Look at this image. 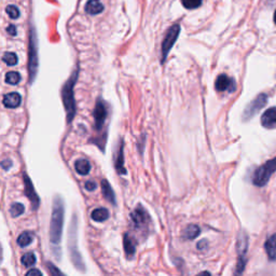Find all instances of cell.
I'll return each instance as SVG.
<instances>
[{"label": "cell", "mask_w": 276, "mask_h": 276, "mask_svg": "<svg viewBox=\"0 0 276 276\" xmlns=\"http://www.w3.org/2000/svg\"><path fill=\"white\" fill-rule=\"evenodd\" d=\"M79 67L72 71L68 80L64 83L60 95H62V100L64 104V108L66 110V118L67 123H71V121L75 119L76 116V100H75V85L79 76Z\"/></svg>", "instance_id": "obj_1"}, {"label": "cell", "mask_w": 276, "mask_h": 276, "mask_svg": "<svg viewBox=\"0 0 276 276\" xmlns=\"http://www.w3.org/2000/svg\"><path fill=\"white\" fill-rule=\"evenodd\" d=\"M64 202L60 197L53 200L52 216L50 222V242L52 245H58L62 240L64 226Z\"/></svg>", "instance_id": "obj_2"}, {"label": "cell", "mask_w": 276, "mask_h": 276, "mask_svg": "<svg viewBox=\"0 0 276 276\" xmlns=\"http://www.w3.org/2000/svg\"><path fill=\"white\" fill-rule=\"evenodd\" d=\"M93 116H94V129H95V131L97 132V137L91 139V141L104 151L106 139H107V133L103 131H104L107 117H108V109H107V105L102 98L97 99L95 108H94Z\"/></svg>", "instance_id": "obj_3"}, {"label": "cell", "mask_w": 276, "mask_h": 276, "mask_svg": "<svg viewBox=\"0 0 276 276\" xmlns=\"http://www.w3.org/2000/svg\"><path fill=\"white\" fill-rule=\"evenodd\" d=\"M68 251L72 265L78 271L84 272L85 266L82 260L81 254L78 249V217L75 214L71 218V222L68 231Z\"/></svg>", "instance_id": "obj_4"}, {"label": "cell", "mask_w": 276, "mask_h": 276, "mask_svg": "<svg viewBox=\"0 0 276 276\" xmlns=\"http://www.w3.org/2000/svg\"><path fill=\"white\" fill-rule=\"evenodd\" d=\"M28 78L31 84L37 78L39 68V56H38V37L37 30L33 24L29 25L28 36Z\"/></svg>", "instance_id": "obj_5"}, {"label": "cell", "mask_w": 276, "mask_h": 276, "mask_svg": "<svg viewBox=\"0 0 276 276\" xmlns=\"http://www.w3.org/2000/svg\"><path fill=\"white\" fill-rule=\"evenodd\" d=\"M131 224L134 230L138 232L140 235H144V237H147L150 231L151 218L149 214L140 204L137 205L135 210L131 213Z\"/></svg>", "instance_id": "obj_6"}, {"label": "cell", "mask_w": 276, "mask_h": 276, "mask_svg": "<svg viewBox=\"0 0 276 276\" xmlns=\"http://www.w3.org/2000/svg\"><path fill=\"white\" fill-rule=\"evenodd\" d=\"M276 172V158L268 161L264 165L258 167L254 173L253 183L257 187H264L270 180L271 176Z\"/></svg>", "instance_id": "obj_7"}, {"label": "cell", "mask_w": 276, "mask_h": 276, "mask_svg": "<svg viewBox=\"0 0 276 276\" xmlns=\"http://www.w3.org/2000/svg\"><path fill=\"white\" fill-rule=\"evenodd\" d=\"M180 33V26L179 25H174L172 27L167 30L166 35L163 39L162 42V48H161V53H162V63H164L166 60V57L170 53L171 49L173 48V45L176 42V40L179 37Z\"/></svg>", "instance_id": "obj_8"}, {"label": "cell", "mask_w": 276, "mask_h": 276, "mask_svg": "<svg viewBox=\"0 0 276 276\" xmlns=\"http://www.w3.org/2000/svg\"><path fill=\"white\" fill-rule=\"evenodd\" d=\"M247 246H248V240L247 235L242 233L239 237V243H238V265L237 270H235L234 276H242L244 271V268L246 266V253H247Z\"/></svg>", "instance_id": "obj_9"}, {"label": "cell", "mask_w": 276, "mask_h": 276, "mask_svg": "<svg viewBox=\"0 0 276 276\" xmlns=\"http://www.w3.org/2000/svg\"><path fill=\"white\" fill-rule=\"evenodd\" d=\"M24 185H25V194L28 198L32 205V211H37L40 206V199L35 190V187L32 185V181L28 177L27 174H24Z\"/></svg>", "instance_id": "obj_10"}, {"label": "cell", "mask_w": 276, "mask_h": 276, "mask_svg": "<svg viewBox=\"0 0 276 276\" xmlns=\"http://www.w3.org/2000/svg\"><path fill=\"white\" fill-rule=\"evenodd\" d=\"M124 144L123 140H120V144L118 147V150L116 152V157H114V168L118 172L119 175H126V170L124 167Z\"/></svg>", "instance_id": "obj_11"}, {"label": "cell", "mask_w": 276, "mask_h": 276, "mask_svg": "<svg viewBox=\"0 0 276 276\" xmlns=\"http://www.w3.org/2000/svg\"><path fill=\"white\" fill-rule=\"evenodd\" d=\"M267 96L265 95V94H261V95H259L257 98H256L254 102L249 105L246 110H245V113H244V117L245 118H252L254 114L257 113L262 107H264L266 104H267Z\"/></svg>", "instance_id": "obj_12"}, {"label": "cell", "mask_w": 276, "mask_h": 276, "mask_svg": "<svg viewBox=\"0 0 276 276\" xmlns=\"http://www.w3.org/2000/svg\"><path fill=\"white\" fill-rule=\"evenodd\" d=\"M123 246L127 259H133L136 253V240L130 233L123 235Z\"/></svg>", "instance_id": "obj_13"}, {"label": "cell", "mask_w": 276, "mask_h": 276, "mask_svg": "<svg viewBox=\"0 0 276 276\" xmlns=\"http://www.w3.org/2000/svg\"><path fill=\"white\" fill-rule=\"evenodd\" d=\"M234 80H232L231 78H229L227 75H220L218 76L216 83H215V86H216V90L218 92H225V91H229V92H233L234 91Z\"/></svg>", "instance_id": "obj_14"}, {"label": "cell", "mask_w": 276, "mask_h": 276, "mask_svg": "<svg viewBox=\"0 0 276 276\" xmlns=\"http://www.w3.org/2000/svg\"><path fill=\"white\" fill-rule=\"evenodd\" d=\"M261 123L266 129H275L276 127V107L268 109L261 117Z\"/></svg>", "instance_id": "obj_15"}, {"label": "cell", "mask_w": 276, "mask_h": 276, "mask_svg": "<svg viewBox=\"0 0 276 276\" xmlns=\"http://www.w3.org/2000/svg\"><path fill=\"white\" fill-rule=\"evenodd\" d=\"M22 103V96L17 92L5 94L2 99V104L6 108H16Z\"/></svg>", "instance_id": "obj_16"}, {"label": "cell", "mask_w": 276, "mask_h": 276, "mask_svg": "<svg viewBox=\"0 0 276 276\" xmlns=\"http://www.w3.org/2000/svg\"><path fill=\"white\" fill-rule=\"evenodd\" d=\"M84 10L87 14L96 15L104 11V4L100 2V0H89L85 3Z\"/></svg>", "instance_id": "obj_17"}, {"label": "cell", "mask_w": 276, "mask_h": 276, "mask_svg": "<svg viewBox=\"0 0 276 276\" xmlns=\"http://www.w3.org/2000/svg\"><path fill=\"white\" fill-rule=\"evenodd\" d=\"M102 192L104 194V198L111 203L112 205L117 204V200H116V195H114V192L112 190V188L110 186V184L107 181L106 179L102 180Z\"/></svg>", "instance_id": "obj_18"}, {"label": "cell", "mask_w": 276, "mask_h": 276, "mask_svg": "<svg viewBox=\"0 0 276 276\" xmlns=\"http://www.w3.org/2000/svg\"><path fill=\"white\" fill-rule=\"evenodd\" d=\"M268 257L271 260H276V234L269 238L265 244Z\"/></svg>", "instance_id": "obj_19"}, {"label": "cell", "mask_w": 276, "mask_h": 276, "mask_svg": "<svg viewBox=\"0 0 276 276\" xmlns=\"http://www.w3.org/2000/svg\"><path fill=\"white\" fill-rule=\"evenodd\" d=\"M91 217L94 221H96V222H104L109 218V212H108V210H106V208H104V207L96 208V210H94L92 212Z\"/></svg>", "instance_id": "obj_20"}, {"label": "cell", "mask_w": 276, "mask_h": 276, "mask_svg": "<svg viewBox=\"0 0 276 276\" xmlns=\"http://www.w3.org/2000/svg\"><path fill=\"white\" fill-rule=\"evenodd\" d=\"M75 168L80 175L85 176V175L89 174L91 171V163L85 159H80V160L76 161Z\"/></svg>", "instance_id": "obj_21"}, {"label": "cell", "mask_w": 276, "mask_h": 276, "mask_svg": "<svg viewBox=\"0 0 276 276\" xmlns=\"http://www.w3.org/2000/svg\"><path fill=\"white\" fill-rule=\"evenodd\" d=\"M200 232H201V230H200V228L198 226L190 225V226H188L184 230L183 237L186 240H194L200 234Z\"/></svg>", "instance_id": "obj_22"}, {"label": "cell", "mask_w": 276, "mask_h": 276, "mask_svg": "<svg viewBox=\"0 0 276 276\" xmlns=\"http://www.w3.org/2000/svg\"><path fill=\"white\" fill-rule=\"evenodd\" d=\"M33 240V234L31 232H28V231H25L23 232L21 235H19L18 239H17V244L21 246V247H26L28 246L31 242Z\"/></svg>", "instance_id": "obj_23"}, {"label": "cell", "mask_w": 276, "mask_h": 276, "mask_svg": "<svg viewBox=\"0 0 276 276\" xmlns=\"http://www.w3.org/2000/svg\"><path fill=\"white\" fill-rule=\"evenodd\" d=\"M21 81V75L16 71H9L5 75V82L11 85H16Z\"/></svg>", "instance_id": "obj_24"}, {"label": "cell", "mask_w": 276, "mask_h": 276, "mask_svg": "<svg viewBox=\"0 0 276 276\" xmlns=\"http://www.w3.org/2000/svg\"><path fill=\"white\" fill-rule=\"evenodd\" d=\"M2 60L8 65V66H15L17 64V55L13 52H6L4 53V55L2 56Z\"/></svg>", "instance_id": "obj_25"}, {"label": "cell", "mask_w": 276, "mask_h": 276, "mask_svg": "<svg viewBox=\"0 0 276 276\" xmlns=\"http://www.w3.org/2000/svg\"><path fill=\"white\" fill-rule=\"evenodd\" d=\"M24 211H25V207L21 203H13L10 207L11 216L14 217V218L21 216V215L24 213Z\"/></svg>", "instance_id": "obj_26"}, {"label": "cell", "mask_w": 276, "mask_h": 276, "mask_svg": "<svg viewBox=\"0 0 276 276\" xmlns=\"http://www.w3.org/2000/svg\"><path fill=\"white\" fill-rule=\"evenodd\" d=\"M5 12H6V14L9 15V17L12 19L18 18L19 15H21V12H19V10L17 9V6L13 5V4H9L8 6H6Z\"/></svg>", "instance_id": "obj_27"}, {"label": "cell", "mask_w": 276, "mask_h": 276, "mask_svg": "<svg viewBox=\"0 0 276 276\" xmlns=\"http://www.w3.org/2000/svg\"><path fill=\"white\" fill-rule=\"evenodd\" d=\"M36 256L33 255L32 253H27L25 254L22 257V264L25 267H31L36 264Z\"/></svg>", "instance_id": "obj_28"}, {"label": "cell", "mask_w": 276, "mask_h": 276, "mask_svg": "<svg viewBox=\"0 0 276 276\" xmlns=\"http://www.w3.org/2000/svg\"><path fill=\"white\" fill-rule=\"evenodd\" d=\"M181 2H183V5L185 6L186 9H197L202 4V0H181Z\"/></svg>", "instance_id": "obj_29"}, {"label": "cell", "mask_w": 276, "mask_h": 276, "mask_svg": "<svg viewBox=\"0 0 276 276\" xmlns=\"http://www.w3.org/2000/svg\"><path fill=\"white\" fill-rule=\"evenodd\" d=\"M48 269H49L51 276H66L65 274H63L62 272H60L59 269L53 265L52 262H48Z\"/></svg>", "instance_id": "obj_30"}, {"label": "cell", "mask_w": 276, "mask_h": 276, "mask_svg": "<svg viewBox=\"0 0 276 276\" xmlns=\"http://www.w3.org/2000/svg\"><path fill=\"white\" fill-rule=\"evenodd\" d=\"M85 189H86L87 191H94V190H96V189H97V184L95 183V181H93V180L86 181V183H85Z\"/></svg>", "instance_id": "obj_31"}, {"label": "cell", "mask_w": 276, "mask_h": 276, "mask_svg": "<svg viewBox=\"0 0 276 276\" xmlns=\"http://www.w3.org/2000/svg\"><path fill=\"white\" fill-rule=\"evenodd\" d=\"M6 32L11 36H16L17 35V30H16V26L15 25H9V27L6 28Z\"/></svg>", "instance_id": "obj_32"}, {"label": "cell", "mask_w": 276, "mask_h": 276, "mask_svg": "<svg viewBox=\"0 0 276 276\" xmlns=\"http://www.w3.org/2000/svg\"><path fill=\"white\" fill-rule=\"evenodd\" d=\"M25 276H42V273L40 272L38 269H31V270L26 273Z\"/></svg>", "instance_id": "obj_33"}, {"label": "cell", "mask_w": 276, "mask_h": 276, "mask_svg": "<svg viewBox=\"0 0 276 276\" xmlns=\"http://www.w3.org/2000/svg\"><path fill=\"white\" fill-rule=\"evenodd\" d=\"M0 165H1L4 168V170H9V168L11 167V165H12V162L10 160H4V161H2L1 163H0Z\"/></svg>", "instance_id": "obj_34"}, {"label": "cell", "mask_w": 276, "mask_h": 276, "mask_svg": "<svg viewBox=\"0 0 276 276\" xmlns=\"http://www.w3.org/2000/svg\"><path fill=\"white\" fill-rule=\"evenodd\" d=\"M198 276H212V274L210 272H207V271H204V272H202L200 273Z\"/></svg>", "instance_id": "obj_35"}, {"label": "cell", "mask_w": 276, "mask_h": 276, "mask_svg": "<svg viewBox=\"0 0 276 276\" xmlns=\"http://www.w3.org/2000/svg\"><path fill=\"white\" fill-rule=\"evenodd\" d=\"M274 22H275V24H276V11L274 12Z\"/></svg>", "instance_id": "obj_36"}]
</instances>
